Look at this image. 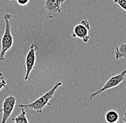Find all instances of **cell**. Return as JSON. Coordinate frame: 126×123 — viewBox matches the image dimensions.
I'll return each instance as SVG.
<instances>
[{
    "label": "cell",
    "instance_id": "6da1fadb",
    "mask_svg": "<svg viewBox=\"0 0 126 123\" xmlns=\"http://www.w3.org/2000/svg\"><path fill=\"white\" fill-rule=\"evenodd\" d=\"M63 85V83L60 80L56 81L54 86L47 92H45L44 95H42L39 98L33 101L31 103L29 104H19L18 107L19 108H24L27 109H30L32 110H34L37 113H41L43 110V109L45 108V106L51 105V103L49 101L52 100L54 97V94L57 89Z\"/></svg>",
    "mask_w": 126,
    "mask_h": 123
},
{
    "label": "cell",
    "instance_id": "7a4b0ae2",
    "mask_svg": "<svg viewBox=\"0 0 126 123\" xmlns=\"http://www.w3.org/2000/svg\"><path fill=\"white\" fill-rule=\"evenodd\" d=\"M0 19H4L5 26L4 32L2 36L1 41V51H0V62L5 60V55L9 49L13 46L14 39L11 31V24L10 20L12 19V15L10 14H6L3 16H0Z\"/></svg>",
    "mask_w": 126,
    "mask_h": 123
},
{
    "label": "cell",
    "instance_id": "3957f363",
    "mask_svg": "<svg viewBox=\"0 0 126 123\" xmlns=\"http://www.w3.org/2000/svg\"><path fill=\"white\" fill-rule=\"evenodd\" d=\"M39 46L37 42L32 43L30 46V49L27 52L25 59L26 74L24 78V80H31V79L30 78V75L34 67L35 61H36V52L39 51Z\"/></svg>",
    "mask_w": 126,
    "mask_h": 123
},
{
    "label": "cell",
    "instance_id": "277c9868",
    "mask_svg": "<svg viewBox=\"0 0 126 123\" xmlns=\"http://www.w3.org/2000/svg\"><path fill=\"white\" fill-rule=\"evenodd\" d=\"M126 68L123 71H122L120 73L110 78V79L104 84V85L102 86V88H99L95 92L90 95V100H92L93 98H94L97 95H98L101 92H104V91H105V90H107L108 89H111L112 88H115V87L118 86V85L120 84L126 79Z\"/></svg>",
    "mask_w": 126,
    "mask_h": 123
},
{
    "label": "cell",
    "instance_id": "5b68a950",
    "mask_svg": "<svg viewBox=\"0 0 126 123\" xmlns=\"http://www.w3.org/2000/svg\"><path fill=\"white\" fill-rule=\"evenodd\" d=\"M90 29V24L89 22L87 20H82L74 27L73 31L72 33V36L73 38L81 39L85 43H87L90 38L89 35Z\"/></svg>",
    "mask_w": 126,
    "mask_h": 123
},
{
    "label": "cell",
    "instance_id": "8992f818",
    "mask_svg": "<svg viewBox=\"0 0 126 123\" xmlns=\"http://www.w3.org/2000/svg\"><path fill=\"white\" fill-rule=\"evenodd\" d=\"M16 102V98L13 95H9L4 98L2 103V106L0 108V112H2L1 123H5L11 117V115L15 108Z\"/></svg>",
    "mask_w": 126,
    "mask_h": 123
},
{
    "label": "cell",
    "instance_id": "52a82bcc",
    "mask_svg": "<svg viewBox=\"0 0 126 123\" xmlns=\"http://www.w3.org/2000/svg\"><path fill=\"white\" fill-rule=\"evenodd\" d=\"M65 0H45L44 9L47 11V19H52L61 12L62 5Z\"/></svg>",
    "mask_w": 126,
    "mask_h": 123
},
{
    "label": "cell",
    "instance_id": "ba28073f",
    "mask_svg": "<svg viewBox=\"0 0 126 123\" xmlns=\"http://www.w3.org/2000/svg\"><path fill=\"white\" fill-rule=\"evenodd\" d=\"M115 59L125 58L126 59V43H121L120 45L114 48Z\"/></svg>",
    "mask_w": 126,
    "mask_h": 123
},
{
    "label": "cell",
    "instance_id": "9c48e42d",
    "mask_svg": "<svg viewBox=\"0 0 126 123\" xmlns=\"http://www.w3.org/2000/svg\"><path fill=\"white\" fill-rule=\"evenodd\" d=\"M105 121L108 123H118L120 115L115 110H109L108 112H106L105 115Z\"/></svg>",
    "mask_w": 126,
    "mask_h": 123
},
{
    "label": "cell",
    "instance_id": "30bf717a",
    "mask_svg": "<svg viewBox=\"0 0 126 123\" xmlns=\"http://www.w3.org/2000/svg\"><path fill=\"white\" fill-rule=\"evenodd\" d=\"M21 112L17 117H15L14 118H12V120L15 123H28L29 120H27L26 114H27V110L24 109V108H21Z\"/></svg>",
    "mask_w": 126,
    "mask_h": 123
},
{
    "label": "cell",
    "instance_id": "8fae6325",
    "mask_svg": "<svg viewBox=\"0 0 126 123\" xmlns=\"http://www.w3.org/2000/svg\"><path fill=\"white\" fill-rule=\"evenodd\" d=\"M113 1L115 3L118 4L125 11H126V0H113Z\"/></svg>",
    "mask_w": 126,
    "mask_h": 123
},
{
    "label": "cell",
    "instance_id": "7c38bea8",
    "mask_svg": "<svg viewBox=\"0 0 126 123\" xmlns=\"http://www.w3.org/2000/svg\"><path fill=\"white\" fill-rule=\"evenodd\" d=\"M2 88H8L7 84V81L5 79H3L2 80L0 81V90Z\"/></svg>",
    "mask_w": 126,
    "mask_h": 123
},
{
    "label": "cell",
    "instance_id": "4fadbf2b",
    "mask_svg": "<svg viewBox=\"0 0 126 123\" xmlns=\"http://www.w3.org/2000/svg\"><path fill=\"white\" fill-rule=\"evenodd\" d=\"M16 1L20 6H25L29 3L30 0H16Z\"/></svg>",
    "mask_w": 126,
    "mask_h": 123
},
{
    "label": "cell",
    "instance_id": "5bb4252c",
    "mask_svg": "<svg viewBox=\"0 0 126 123\" xmlns=\"http://www.w3.org/2000/svg\"><path fill=\"white\" fill-rule=\"evenodd\" d=\"M3 79H4V75H3V73L0 72V81L2 80Z\"/></svg>",
    "mask_w": 126,
    "mask_h": 123
},
{
    "label": "cell",
    "instance_id": "9a60e30c",
    "mask_svg": "<svg viewBox=\"0 0 126 123\" xmlns=\"http://www.w3.org/2000/svg\"><path fill=\"white\" fill-rule=\"evenodd\" d=\"M123 120L124 123H126V113L124 114V116H123Z\"/></svg>",
    "mask_w": 126,
    "mask_h": 123
}]
</instances>
